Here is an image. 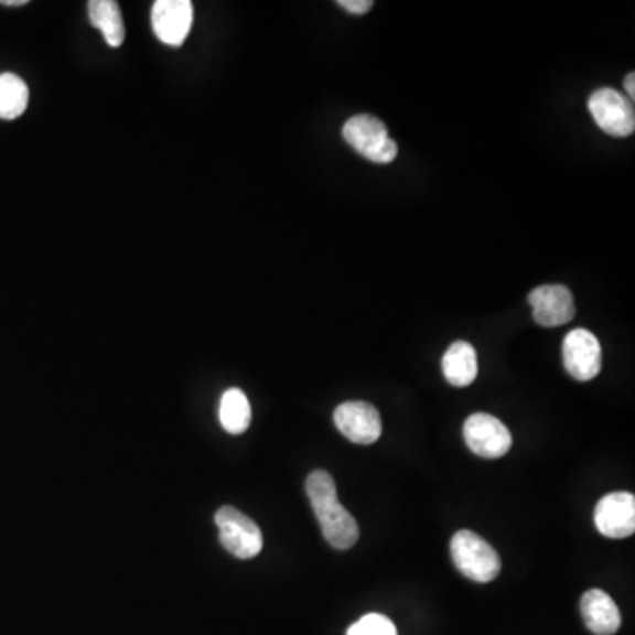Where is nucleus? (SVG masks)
Instances as JSON below:
<instances>
[{
  "label": "nucleus",
  "instance_id": "nucleus-13",
  "mask_svg": "<svg viewBox=\"0 0 635 635\" xmlns=\"http://www.w3.org/2000/svg\"><path fill=\"white\" fill-rule=\"evenodd\" d=\"M441 369H443V375L450 385L459 388L472 385L475 381L476 373H478L475 348L466 341H458V343L452 344L443 355Z\"/></svg>",
  "mask_w": 635,
  "mask_h": 635
},
{
  "label": "nucleus",
  "instance_id": "nucleus-15",
  "mask_svg": "<svg viewBox=\"0 0 635 635\" xmlns=\"http://www.w3.org/2000/svg\"><path fill=\"white\" fill-rule=\"evenodd\" d=\"M219 420L229 434H243L251 426V405L240 388H229L220 397Z\"/></svg>",
  "mask_w": 635,
  "mask_h": 635
},
{
  "label": "nucleus",
  "instance_id": "nucleus-14",
  "mask_svg": "<svg viewBox=\"0 0 635 635\" xmlns=\"http://www.w3.org/2000/svg\"><path fill=\"white\" fill-rule=\"evenodd\" d=\"M87 9L90 23L101 31L106 43L110 44L111 49L120 46L126 37V26L119 4L114 0H90Z\"/></svg>",
  "mask_w": 635,
  "mask_h": 635
},
{
  "label": "nucleus",
  "instance_id": "nucleus-17",
  "mask_svg": "<svg viewBox=\"0 0 635 635\" xmlns=\"http://www.w3.org/2000/svg\"><path fill=\"white\" fill-rule=\"evenodd\" d=\"M346 635H397V628L384 614H367L353 623Z\"/></svg>",
  "mask_w": 635,
  "mask_h": 635
},
{
  "label": "nucleus",
  "instance_id": "nucleus-9",
  "mask_svg": "<svg viewBox=\"0 0 635 635\" xmlns=\"http://www.w3.org/2000/svg\"><path fill=\"white\" fill-rule=\"evenodd\" d=\"M595 525L609 538H625L635 531V496L632 493L605 494L596 503Z\"/></svg>",
  "mask_w": 635,
  "mask_h": 635
},
{
  "label": "nucleus",
  "instance_id": "nucleus-18",
  "mask_svg": "<svg viewBox=\"0 0 635 635\" xmlns=\"http://www.w3.org/2000/svg\"><path fill=\"white\" fill-rule=\"evenodd\" d=\"M337 4H340L344 11H348V13L352 14H364L373 8L370 0H340Z\"/></svg>",
  "mask_w": 635,
  "mask_h": 635
},
{
  "label": "nucleus",
  "instance_id": "nucleus-5",
  "mask_svg": "<svg viewBox=\"0 0 635 635\" xmlns=\"http://www.w3.org/2000/svg\"><path fill=\"white\" fill-rule=\"evenodd\" d=\"M588 110L602 131L611 137H631L635 129L634 103L616 88H599L591 94Z\"/></svg>",
  "mask_w": 635,
  "mask_h": 635
},
{
  "label": "nucleus",
  "instance_id": "nucleus-16",
  "mask_svg": "<svg viewBox=\"0 0 635 635\" xmlns=\"http://www.w3.org/2000/svg\"><path fill=\"white\" fill-rule=\"evenodd\" d=\"M29 105V87L13 73L0 75V119H18Z\"/></svg>",
  "mask_w": 635,
  "mask_h": 635
},
{
  "label": "nucleus",
  "instance_id": "nucleus-4",
  "mask_svg": "<svg viewBox=\"0 0 635 635\" xmlns=\"http://www.w3.org/2000/svg\"><path fill=\"white\" fill-rule=\"evenodd\" d=\"M214 520L219 528V540L226 551L240 560H251L260 555L263 537L251 517H247L237 508L223 507L217 510Z\"/></svg>",
  "mask_w": 635,
  "mask_h": 635
},
{
  "label": "nucleus",
  "instance_id": "nucleus-7",
  "mask_svg": "<svg viewBox=\"0 0 635 635\" xmlns=\"http://www.w3.org/2000/svg\"><path fill=\"white\" fill-rule=\"evenodd\" d=\"M334 422L341 434L357 445H373L384 431L379 411L364 401H348L337 406Z\"/></svg>",
  "mask_w": 635,
  "mask_h": 635
},
{
  "label": "nucleus",
  "instance_id": "nucleus-6",
  "mask_svg": "<svg viewBox=\"0 0 635 635\" xmlns=\"http://www.w3.org/2000/svg\"><path fill=\"white\" fill-rule=\"evenodd\" d=\"M464 441L478 458L499 459L510 450L512 434L493 415L475 413L464 422Z\"/></svg>",
  "mask_w": 635,
  "mask_h": 635
},
{
  "label": "nucleus",
  "instance_id": "nucleus-2",
  "mask_svg": "<svg viewBox=\"0 0 635 635\" xmlns=\"http://www.w3.org/2000/svg\"><path fill=\"white\" fill-rule=\"evenodd\" d=\"M452 560L459 572L475 582H491L498 578L502 560L487 540L470 529H461L450 542Z\"/></svg>",
  "mask_w": 635,
  "mask_h": 635
},
{
  "label": "nucleus",
  "instance_id": "nucleus-8",
  "mask_svg": "<svg viewBox=\"0 0 635 635\" xmlns=\"http://www.w3.org/2000/svg\"><path fill=\"white\" fill-rule=\"evenodd\" d=\"M564 369L579 381H590L602 369V348L599 340L586 329L569 332L563 341Z\"/></svg>",
  "mask_w": 635,
  "mask_h": 635
},
{
  "label": "nucleus",
  "instance_id": "nucleus-1",
  "mask_svg": "<svg viewBox=\"0 0 635 635\" xmlns=\"http://www.w3.org/2000/svg\"><path fill=\"white\" fill-rule=\"evenodd\" d=\"M305 493L326 542L340 551L352 549L360 531L355 517L341 505L331 473L325 470L311 473L305 482Z\"/></svg>",
  "mask_w": 635,
  "mask_h": 635
},
{
  "label": "nucleus",
  "instance_id": "nucleus-20",
  "mask_svg": "<svg viewBox=\"0 0 635 635\" xmlns=\"http://www.w3.org/2000/svg\"><path fill=\"white\" fill-rule=\"evenodd\" d=\"M2 6H23L26 4V0H0Z\"/></svg>",
  "mask_w": 635,
  "mask_h": 635
},
{
  "label": "nucleus",
  "instance_id": "nucleus-10",
  "mask_svg": "<svg viewBox=\"0 0 635 635\" xmlns=\"http://www.w3.org/2000/svg\"><path fill=\"white\" fill-rule=\"evenodd\" d=\"M193 23L190 0H158L152 8V29L155 37L168 46H181Z\"/></svg>",
  "mask_w": 635,
  "mask_h": 635
},
{
  "label": "nucleus",
  "instance_id": "nucleus-11",
  "mask_svg": "<svg viewBox=\"0 0 635 635\" xmlns=\"http://www.w3.org/2000/svg\"><path fill=\"white\" fill-rule=\"evenodd\" d=\"M535 322L542 326H560L572 322L575 305L569 288L563 284H543L528 295Z\"/></svg>",
  "mask_w": 635,
  "mask_h": 635
},
{
  "label": "nucleus",
  "instance_id": "nucleus-12",
  "mask_svg": "<svg viewBox=\"0 0 635 635\" xmlns=\"http://www.w3.org/2000/svg\"><path fill=\"white\" fill-rule=\"evenodd\" d=\"M581 614L584 625L595 635H613L622 626L620 609L602 590H590L582 595Z\"/></svg>",
  "mask_w": 635,
  "mask_h": 635
},
{
  "label": "nucleus",
  "instance_id": "nucleus-19",
  "mask_svg": "<svg viewBox=\"0 0 635 635\" xmlns=\"http://www.w3.org/2000/svg\"><path fill=\"white\" fill-rule=\"evenodd\" d=\"M635 75L634 73H631V75H626L625 78V90L626 94H628V99H631L632 103H634L635 99Z\"/></svg>",
  "mask_w": 635,
  "mask_h": 635
},
{
  "label": "nucleus",
  "instance_id": "nucleus-3",
  "mask_svg": "<svg viewBox=\"0 0 635 635\" xmlns=\"http://www.w3.org/2000/svg\"><path fill=\"white\" fill-rule=\"evenodd\" d=\"M343 138L358 154L373 163L388 164L397 158L396 141L388 137L385 123L373 115H355L343 126Z\"/></svg>",
  "mask_w": 635,
  "mask_h": 635
}]
</instances>
